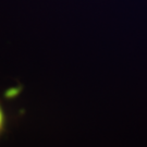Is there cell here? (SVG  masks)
<instances>
[{"instance_id":"obj_1","label":"cell","mask_w":147,"mask_h":147,"mask_svg":"<svg viewBox=\"0 0 147 147\" xmlns=\"http://www.w3.org/2000/svg\"><path fill=\"white\" fill-rule=\"evenodd\" d=\"M8 126H9V115L2 101L0 100V137H2V135L8 131Z\"/></svg>"}]
</instances>
